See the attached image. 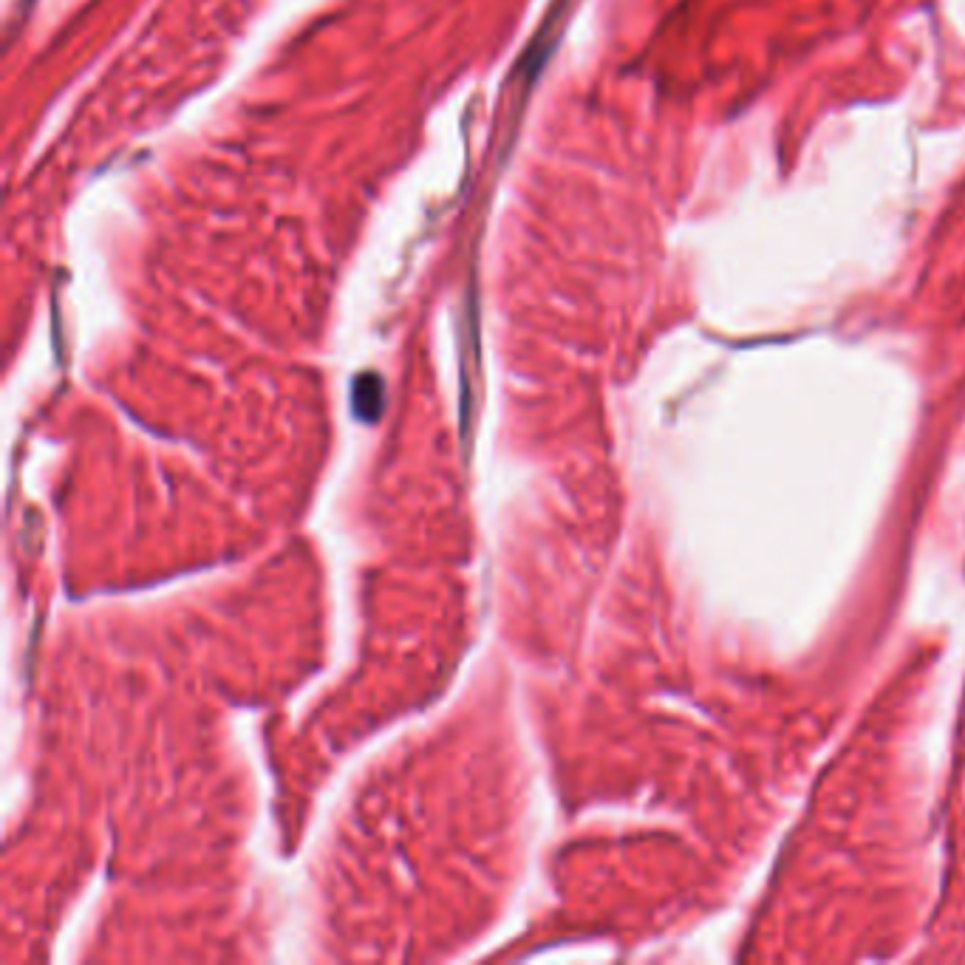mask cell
I'll return each mask as SVG.
<instances>
[{
    "instance_id": "6da1fadb",
    "label": "cell",
    "mask_w": 965,
    "mask_h": 965,
    "mask_svg": "<svg viewBox=\"0 0 965 965\" xmlns=\"http://www.w3.org/2000/svg\"><path fill=\"white\" fill-rule=\"evenodd\" d=\"M383 400L385 391L383 383L377 374H360L354 380V388H351V405H354V414L366 422H374L377 416L383 414Z\"/></svg>"
}]
</instances>
